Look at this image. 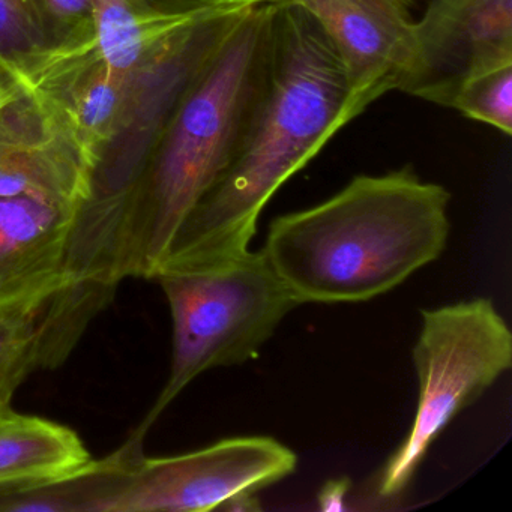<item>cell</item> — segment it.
<instances>
[{"label": "cell", "instance_id": "cell-1", "mask_svg": "<svg viewBox=\"0 0 512 512\" xmlns=\"http://www.w3.org/2000/svg\"><path fill=\"white\" fill-rule=\"evenodd\" d=\"M368 107L350 91L316 22L299 8L275 4L262 83L235 155L175 236L157 275L250 251L269 200Z\"/></svg>", "mask_w": 512, "mask_h": 512}, {"label": "cell", "instance_id": "cell-2", "mask_svg": "<svg viewBox=\"0 0 512 512\" xmlns=\"http://www.w3.org/2000/svg\"><path fill=\"white\" fill-rule=\"evenodd\" d=\"M449 202L410 166L358 175L325 202L275 218L263 253L299 305L370 301L443 253Z\"/></svg>", "mask_w": 512, "mask_h": 512}, {"label": "cell", "instance_id": "cell-3", "mask_svg": "<svg viewBox=\"0 0 512 512\" xmlns=\"http://www.w3.org/2000/svg\"><path fill=\"white\" fill-rule=\"evenodd\" d=\"M274 10H248L179 101L143 176L127 278H155L175 236L229 167L262 83Z\"/></svg>", "mask_w": 512, "mask_h": 512}, {"label": "cell", "instance_id": "cell-4", "mask_svg": "<svg viewBox=\"0 0 512 512\" xmlns=\"http://www.w3.org/2000/svg\"><path fill=\"white\" fill-rule=\"evenodd\" d=\"M155 278L172 313L173 358L166 386L136 430L143 436L200 374L257 358L284 317L299 307L263 250Z\"/></svg>", "mask_w": 512, "mask_h": 512}, {"label": "cell", "instance_id": "cell-5", "mask_svg": "<svg viewBox=\"0 0 512 512\" xmlns=\"http://www.w3.org/2000/svg\"><path fill=\"white\" fill-rule=\"evenodd\" d=\"M413 347L418 407L409 434L377 482L385 499L400 496L449 422L475 403L512 364V334L487 298L422 310Z\"/></svg>", "mask_w": 512, "mask_h": 512}, {"label": "cell", "instance_id": "cell-6", "mask_svg": "<svg viewBox=\"0 0 512 512\" xmlns=\"http://www.w3.org/2000/svg\"><path fill=\"white\" fill-rule=\"evenodd\" d=\"M143 434L100 460L88 512H205L283 481L298 455L272 437L244 436L170 457H145Z\"/></svg>", "mask_w": 512, "mask_h": 512}, {"label": "cell", "instance_id": "cell-7", "mask_svg": "<svg viewBox=\"0 0 512 512\" xmlns=\"http://www.w3.org/2000/svg\"><path fill=\"white\" fill-rule=\"evenodd\" d=\"M512 62V0H431L413 31L400 92L448 109L458 86Z\"/></svg>", "mask_w": 512, "mask_h": 512}, {"label": "cell", "instance_id": "cell-8", "mask_svg": "<svg viewBox=\"0 0 512 512\" xmlns=\"http://www.w3.org/2000/svg\"><path fill=\"white\" fill-rule=\"evenodd\" d=\"M415 0H278L307 13L337 53L353 95L371 106L400 91L413 58Z\"/></svg>", "mask_w": 512, "mask_h": 512}, {"label": "cell", "instance_id": "cell-9", "mask_svg": "<svg viewBox=\"0 0 512 512\" xmlns=\"http://www.w3.org/2000/svg\"><path fill=\"white\" fill-rule=\"evenodd\" d=\"M94 170L44 97L25 91L0 109V197L29 196L79 209Z\"/></svg>", "mask_w": 512, "mask_h": 512}, {"label": "cell", "instance_id": "cell-10", "mask_svg": "<svg viewBox=\"0 0 512 512\" xmlns=\"http://www.w3.org/2000/svg\"><path fill=\"white\" fill-rule=\"evenodd\" d=\"M77 209L0 197V322L38 310L58 292Z\"/></svg>", "mask_w": 512, "mask_h": 512}, {"label": "cell", "instance_id": "cell-11", "mask_svg": "<svg viewBox=\"0 0 512 512\" xmlns=\"http://www.w3.org/2000/svg\"><path fill=\"white\" fill-rule=\"evenodd\" d=\"M92 460L65 425L14 409L0 416V493L70 478Z\"/></svg>", "mask_w": 512, "mask_h": 512}, {"label": "cell", "instance_id": "cell-12", "mask_svg": "<svg viewBox=\"0 0 512 512\" xmlns=\"http://www.w3.org/2000/svg\"><path fill=\"white\" fill-rule=\"evenodd\" d=\"M448 109L488 125L503 136H511L512 62L467 77L455 91Z\"/></svg>", "mask_w": 512, "mask_h": 512}, {"label": "cell", "instance_id": "cell-13", "mask_svg": "<svg viewBox=\"0 0 512 512\" xmlns=\"http://www.w3.org/2000/svg\"><path fill=\"white\" fill-rule=\"evenodd\" d=\"M38 310L16 314L0 322V416L11 407L26 377L38 370Z\"/></svg>", "mask_w": 512, "mask_h": 512}, {"label": "cell", "instance_id": "cell-14", "mask_svg": "<svg viewBox=\"0 0 512 512\" xmlns=\"http://www.w3.org/2000/svg\"><path fill=\"white\" fill-rule=\"evenodd\" d=\"M47 10L41 0H0V61L49 46Z\"/></svg>", "mask_w": 512, "mask_h": 512}, {"label": "cell", "instance_id": "cell-15", "mask_svg": "<svg viewBox=\"0 0 512 512\" xmlns=\"http://www.w3.org/2000/svg\"><path fill=\"white\" fill-rule=\"evenodd\" d=\"M41 2L46 7L47 13L52 14L59 22L65 23L70 31L92 23L91 0H41Z\"/></svg>", "mask_w": 512, "mask_h": 512}, {"label": "cell", "instance_id": "cell-16", "mask_svg": "<svg viewBox=\"0 0 512 512\" xmlns=\"http://www.w3.org/2000/svg\"><path fill=\"white\" fill-rule=\"evenodd\" d=\"M349 488L350 482L346 478L329 481L319 493V508L322 511H343Z\"/></svg>", "mask_w": 512, "mask_h": 512}, {"label": "cell", "instance_id": "cell-17", "mask_svg": "<svg viewBox=\"0 0 512 512\" xmlns=\"http://www.w3.org/2000/svg\"><path fill=\"white\" fill-rule=\"evenodd\" d=\"M20 94H22V88H20L16 77L8 70L5 62L0 61V109L7 106L10 101L19 97Z\"/></svg>", "mask_w": 512, "mask_h": 512}, {"label": "cell", "instance_id": "cell-18", "mask_svg": "<svg viewBox=\"0 0 512 512\" xmlns=\"http://www.w3.org/2000/svg\"><path fill=\"white\" fill-rule=\"evenodd\" d=\"M278 4V0H187L188 7L199 5H263Z\"/></svg>", "mask_w": 512, "mask_h": 512}]
</instances>
